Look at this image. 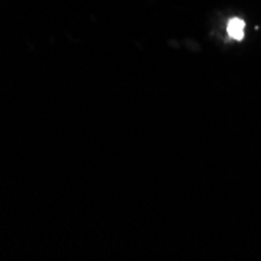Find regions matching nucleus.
<instances>
[{
    "label": "nucleus",
    "instance_id": "f257e3e1",
    "mask_svg": "<svg viewBox=\"0 0 261 261\" xmlns=\"http://www.w3.org/2000/svg\"><path fill=\"white\" fill-rule=\"evenodd\" d=\"M244 29H246V22L240 17H233L227 23V33L231 39L241 41L244 38Z\"/></svg>",
    "mask_w": 261,
    "mask_h": 261
}]
</instances>
